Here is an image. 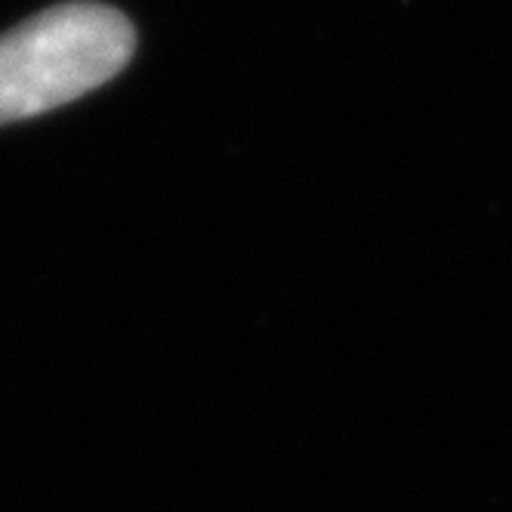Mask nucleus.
<instances>
[{
    "label": "nucleus",
    "instance_id": "nucleus-1",
    "mask_svg": "<svg viewBox=\"0 0 512 512\" xmlns=\"http://www.w3.org/2000/svg\"><path fill=\"white\" fill-rule=\"evenodd\" d=\"M130 22L102 4H65L0 38V124L53 112L112 81L133 56Z\"/></svg>",
    "mask_w": 512,
    "mask_h": 512
}]
</instances>
